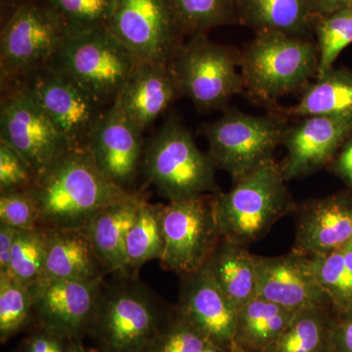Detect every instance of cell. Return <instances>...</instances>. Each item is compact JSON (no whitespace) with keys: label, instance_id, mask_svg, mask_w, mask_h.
<instances>
[{"label":"cell","instance_id":"obj_1","mask_svg":"<svg viewBox=\"0 0 352 352\" xmlns=\"http://www.w3.org/2000/svg\"><path fill=\"white\" fill-rule=\"evenodd\" d=\"M31 190L44 229L87 228L102 210L134 194L106 177L87 148L69 150Z\"/></svg>","mask_w":352,"mask_h":352},{"label":"cell","instance_id":"obj_2","mask_svg":"<svg viewBox=\"0 0 352 352\" xmlns=\"http://www.w3.org/2000/svg\"><path fill=\"white\" fill-rule=\"evenodd\" d=\"M212 204L220 238L247 248L296 207L274 160L215 194Z\"/></svg>","mask_w":352,"mask_h":352},{"label":"cell","instance_id":"obj_3","mask_svg":"<svg viewBox=\"0 0 352 352\" xmlns=\"http://www.w3.org/2000/svg\"><path fill=\"white\" fill-rule=\"evenodd\" d=\"M318 69L316 43L307 38L258 32L240 51L245 92L274 109L278 99L302 91Z\"/></svg>","mask_w":352,"mask_h":352},{"label":"cell","instance_id":"obj_4","mask_svg":"<svg viewBox=\"0 0 352 352\" xmlns=\"http://www.w3.org/2000/svg\"><path fill=\"white\" fill-rule=\"evenodd\" d=\"M141 168L168 201L215 195L221 191L214 162L199 149L191 132L176 117L166 120L145 145Z\"/></svg>","mask_w":352,"mask_h":352},{"label":"cell","instance_id":"obj_5","mask_svg":"<svg viewBox=\"0 0 352 352\" xmlns=\"http://www.w3.org/2000/svg\"><path fill=\"white\" fill-rule=\"evenodd\" d=\"M138 61L107 25L68 32L53 66L102 105H113Z\"/></svg>","mask_w":352,"mask_h":352},{"label":"cell","instance_id":"obj_6","mask_svg":"<svg viewBox=\"0 0 352 352\" xmlns=\"http://www.w3.org/2000/svg\"><path fill=\"white\" fill-rule=\"evenodd\" d=\"M170 65L180 95L199 112L224 110L234 96L245 92L240 51L214 43L205 32L184 41Z\"/></svg>","mask_w":352,"mask_h":352},{"label":"cell","instance_id":"obj_7","mask_svg":"<svg viewBox=\"0 0 352 352\" xmlns=\"http://www.w3.org/2000/svg\"><path fill=\"white\" fill-rule=\"evenodd\" d=\"M288 126L287 118L276 111L252 115L226 108L219 120L204 126L203 133L215 168L236 182L274 160Z\"/></svg>","mask_w":352,"mask_h":352},{"label":"cell","instance_id":"obj_8","mask_svg":"<svg viewBox=\"0 0 352 352\" xmlns=\"http://www.w3.org/2000/svg\"><path fill=\"white\" fill-rule=\"evenodd\" d=\"M68 28L50 6L25 3L17 7L0 36V74L6 88L52 64Z\"/></svg>","mask_w":352,"mask_h":352},{"label":"cell","instance_id":"obj_9","mask_svg":"<svg viewBox=\"0 0 352 352\" xmlns=\"http://www.w3.org/2000/svg\"><path fill=\"white\" fill-rule=\"evenodd\" d=\"M162 327L161 310L144 289L103 285L87 333L102 352H147Z\"/></svg>","mask_w":352,"mask_h":352},{"label":"cell","instance_id":"obj_10","mask_svg":"<svg viewBox=\"0 0 352 352\" xmlns=\"http://www.w3.org/2000/svg\"><path fill=\"white\" fill-rule=\"evenodd\" d=\"M212 197L159 206L164 241L160 261L166 270L185 276L207 263L220 240Z\"/></svg>","mask_w":352,"mask_h":352},{"label":"cell","instance_id":"obj_11","mask_svg":"<svg viewBox=\"0 0 352 352\" xmlns=\"http://www.w3.org/2000/svg\"><path fill=\"white\" fill-rule=\"evenodd\" d=\"M107 28L143 64H170L184 41L168 0H113Z\"/></svg>","mask_w":352,"mask_h":352},{"label":"cell","instance_id":"obj_12","mask_svg":"<svg viewBox=\"0 0 352 352\" xmlns=\"http://www.w3.org/2000/svg\"><path fill=\"white\" fill-rule=\"evenodd\" d=\"M6 90L0 109V140L19 153L38 176L71 148L24 87L14 85Z\"/></svg>","mask_w":352,"mask_h":352},{"label":"cell","instance_id":"obj_13","mask_svg":"<svg viewBox=\"0 0 352 352\" xmlns=\"http://www.w3.org/2000/svg\"><path fill=\"white\" fill-rule=\"evenodd\" d=\"M15 85L32 95L71 149L87 148L90 134L105 111L94 97L53 65L38 69Z\"/></svg>","mask_w":352,"mask_h":352},{"label":"cell","instance_id":"obj_14","mask_svg":"<svg viewBox=\"0 0 352 352\" xmlns=\"http://www.w3.org/2000/svg\"><path fill=\"white\" fill-rule=\"evenodd\" d=\"M103 282V276L39 281L31 288L32 322L66 342L82 340L89 330Z\"/></svg>","mask_w":352,"mask_h":352},{"label":"cell","instance_id":"obj_15","mask_svg":"<svg viewBox=\"0 0 352 352\" xmlns=\"http://www.w3.org/2000/svg\"><path fill=\"white\" fill-rule=\"evenodd\" d=\"M352 134L351 116H307L289 124L282 146L286 182L305 177L329 166Z\"/></svg>","mask_w":352,"mask_h":352},{"label":"cell","instance_id":"obj_16","mask_svg":"<svg viewBox=\"0 0 352 352\" xmlns=\"http://www.w3.org/2000/svg\"><path fill=\"white\" fill-rule=\"evenodd\" d=\"M177 314L200 331L210 344L231 352H244L236 344L238 307L220 289L204 264L185 275Z\"/></svg>","mask_w":352,"mask_h":352},{"label":"cell","instance_id":"obj_17","mask_svg":"<svg viewBox=\"0 0 352 352\" xmlns=\"http://www.w3.org/2000/svg\"><path fill=\"white\" fill-rule=\"evenodd\" d=\"M256 296L293 311L330 307L309 256L294 250L279 256H254Z\"/></svg>","mask_w":352,"mask_h":352},{"label":"cell","instance_id":"obj_18","mask_svg":"<svg viewBox=\"0 0 352 352\" xmlns=\"http://www.w3.org/2000/svg\"><path fill=\"white\" fill-rule=\"evenodd\" d=\"M143 132L116 106H109L90 134L87 150L103 175L129 190L142 168Z\"/></svg>","mask_w":352,"mask_h":352},{"label":"cell","instance_id":"obj_19","mask_svg":"<svg viewBox=\"0 0 352 352\" xmlns=\"http://www.w3.org/2000/svg\"><path fill=\"white\" fill-rule=\"evenodd\" d=\"M352 245V191L305 204L296 221L295 251L321 256Z\"/></svg>","mask_w":352,"mask_h":352},{"label":"cell","instance_id":"obj_20","mask_svg":"<svg viewBox=\"0 0 352 352\" xmlns=\"http://www.w3.org/2000/svg\"><path fill=\"white\" fill-rule=\"evenodd\" d=\"M179 97L170 64L139 63L113 105L145 132Z\"/></svg>","mask_w":352,"mask_h":352},{"label":"cell","instance_id":"obj_21","mask_svg":"<svg viewBox=\"0 0 352 352\" xmlns=\"http://www.w3.org/2000/svg\"><path fill=\"white\" fill-rule=\"evenodd\" d=\"M46 258L41 281L103 276L87 229H45Z\"/></svg>","mask_w":352,"mask_h":352},{"label":"cell","instance_id":"obj_22","mask_svg":"<svg viewBox=\"0 0 352 352\" xmlns=\"http://www.w3.org/2000/svg\"><path fill=\"white\" fill-rule=\"evenodd\" d=\"M144 201L138 194H132L102 210L87 227L88 237L104 270L122 274L126 272V238Z\"/></svg>","mask_w":352,"mask_h":352},{"label":"cell","instance_id":"obj_23","mask_svg":"<svg viewBox=\"0 0 352 352\" xmlns=\"http://www.w3.org/2000/svg\"><path fill=\"white\" fill-rule=\"evenodd\" d=\"M238 22L258 32L305 36L315 19L309 0H236Z\"/></svg>","mask_w":352,"mask_h":352},{"label":"cell","instance_id":"obj_24","mask_svg":"<svg viewBox=\"0 0 352 352\" xmlns=\"http://www.w3.org/2000/svg\"><path fill=\"white\" fill-rule=\"evenodd\" d=\"M302 91L298 103L288 108H275L286 118L307 116H351L352 71L333 68L316 76Z\"/></svg>","mask_w":352,"mask_h":352},{"label":"cell","instance_id":"obj_25","mask_svg":"<svg viewBox=\"0 0 352 352\" xmlns=\"http://www.w3.org/2000/svg\"><path fill=\"white\" fill-rule=\"evenodd\" d=\"M296 312L254 296L238 308V349L244 352L267 351L281 337Z\"/></svg>","mask_w":352,"mask_h":352},{"label":"cell","instance_id":"obj_26","mask_svg":"<svg viewBox=\"0 0 352 352\" xmlns=\"http://www.w3.org/2000/svg\"><path fill=\"white\" fill-rule=\"evenodd\" d=\"M205 265L238 308L256 296V258L247 247L220 238Z\"/></svg>","mask_w":352,"mask_h":352},{"label":"cell","instance_id":"obj_27","mask_svg":"<svg viewBox=\"0 0 352 352\" xmlns=\"http://www.w3.org/2000/svg\"><path fill=\"white\" fill-rule=\"evenodd\" d=\"M333 321L335 312L330 307L298 310L266 352H332Z\"/></svg>","mask_w":352,"mask_h":352},{"label":"cell","instance_id":"obj_28","mask_svg":"<svg viewBox=\"0 0 352 352\" xmlns=\"http://www.w3.org/2000/svg\"><path fill=\"white\" fill-rule=\"evenodd\" d=\"M309 258L333 311H352V245Z\"/></svg>","mask_w":352,"mask_h":352},{"label":"cell","instance_id":"obj_29","mask_svg":"<svg viewBox=\"0 0 352 352\" xmlns=\"http://www.w3.org/2000/svg\"><path fill=\"white\" fill-rule=\"evenodd\" d=\"M184 36L237 22L236 0H168Z\"/></svg>","mask_w":352,"mask_h":352},{"label":"cell","instance_id":"obj_30","mask_svg":"<svg viewBox=\"0 0 352 352\" xmlns=\"http://www.w3.org/2000/svg\"><path fill=\"white\" fill-rule=\"evenodd\" d=\"M164 249L159 206L144 201L139 210L126 245V268L138 270L152 259L161 258Z\"/></svg>","mask_w":352,"mask_h":352},{"label":"cell","instance_id":"obj_31","mask_svg":"<svg viewBox=\"0 0 352 352\" xmlns=\"http://www.w3.org/2000/svg\"><path fill=\"white\" fill-rule=\"evenodd\" d=\"M46 258L45 229H18L8 275L16 283L32 288L43 277Z\"/></svg>","mask_w":352,"mask_h":352},{"label":"cell","instance_id":"obj_32","mask_svg":"<svg viewBox=\"0 0 352 352\" xmlns=\"http://www.w3.org/2000/svg\"><path fill=\"white\" fill-rule=\"evenodd\" d=\"M314 32L319 56L318 76L333 68L340 53L352 43V8L318 18Z\"/></svg>","mask_w":352,"mask_h":352},{"label":"cell","instance_id":"obj_33","mask_svg":"<svg viewBox=\"0 0 352 352\" xmlns=\"http://www.w3.org/2000/svg\"><path fill=\"white\" fill-rule=\"evenodd\" d=\"M32 322V289L0 274V340L6 342Z\"/></svg>","mask_w":352,"mask_h":352},{"label":"cell","instance_id":"obj_34","mask_svg":"<svg viewBox=\"0 0 352 352\" xmlns=\"http://www.w3.org/2000/svg\"><path fill=\"white\" fill-rule=\"evenodd\" d=\"M62 18L68 32L107 25L113 0H47Z\"/></svg>","mask_w":352,"mask_h":352},{"label":"cell","instance_id":"obj_35","mask_svg":"<svg viewBox=\"0 0 352 352\" xmlns=\"http://www.w3.org/2000/svg\"><path fill=\"white\" fill-rule=\"evenodd\" d=\"M212 344L200 331L176 312L175 318L163 325L147 352H204Z\"/></svg>","mask_w":352,"mask_h":352},{"label":"cell","instance_id":"obj_36","mask_svg":"<svg viewBox=\"0 0 352 352\" xmlns=\"http://www.w3.org/2000/svg\"><path fill=\"white\" fill-rule=\"evenodd\" d=\"M39 210L31 188L3 192L0 195V223L16 229L39 226Z\"/></svg>","mask_w":352,"mask_h":352},{"label":"cell","instance_id":"obj_37","mask_svg":"<svg viewBox=\"0 0 352 352\" xmlns=\"http://www.w3.org/2000/svg\"><path fill=\"white\" fill-rule=\"evenodd\" d=\"M36 175L19 153L0 140V191L32 188Z\"/></svg>","mask_w":352,"mask_h":352},{"label":"cell","instance_id":"obj_38","mask_svg":"<svg viewBox=\"0 0 352 352\" xmlns=\"http://www.w3.org/2000/svg\"><path fill=\"white\" fill-rule=\"evenodd\" d=\"M68 342L43 330L25 338L17 352H66Z\"/></svg>","mask_w":352,"mask_h":352},{"label":"cell","instance_id":"obj_39","mask_svg":"<svg viewBox=\"0 0 352 352\" xmlns=\"http://www.w3.org/2000/svg\"><path fill=\"white\" fill-rule=\"evenodd\" d=\"M332 352H352V311L335 314Z\"/></svg>","mask_w":352,"mask_h":352},{"label":"cell","instance_id":"obj_40","mask_svg":"<svg viewBox=\"0 0 352 352\" xmlns=\"http://www.w3.org/2000/svg\"><path fill=\"white\" fill-rule=\"evenodd\" d=\"M331 173L352 190V134L329 164Z\"/></svg>","mask_w":352,"mask_h":352},{"label":"cell","instance_id":"obj_41","mask_svg":"<svg viewBox=\"0 0 352 352\" xmlns=\"http://www.w3.org/2000/svg\"><path fill=\"white\" fill-rule=\"evenodd\" d=\"M18 229L0 223V274H7Z\"/></svg>","mask_w":352,"mask_h":352},{"label":"cell","instance_id":"obj_42","mask_svg":"<svg viewBox=\"0 0 352 352\" xmlns=\"http://www.w3.org/2000/svg\"><path fill=\"white\" fill-rule=\"evenodd\" d=\"M309 3L315 21L338 11L352 8V0H309Z\"/></svg>","mask_w":352,"mask_h":352},{"label":"cell","instance_id":"obj_43","mask_svg":"<svg viewBox=\"0 0 352 352\" xmlns=\"http://www.w3.org/2000/svg\"><path fill=\"white\" fill-rule=\"evenodd\" d=\"M66 352H87L83 347L80 340H71L68 342V346H67Z\"/></svg>","mask_w":352,"mask_h":352},{"label":"cell","instance_id":"obj_44","mask_svg":"<svg viewBox=\"0 0 352 352\" xmlns=\"http://www.w3.org/2000/svg\"><path fill=\"white\" fill-rule=\"evenodd\" d=\"M204 352H231V351H224V349H219V347L214 346V344H212V346H210L208 347L207 349H206Z\"/></svg>","mask_w":352,"mask_h":352}]
</instances>
